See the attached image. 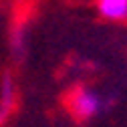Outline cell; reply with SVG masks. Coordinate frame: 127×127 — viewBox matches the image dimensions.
I'll return each mask as SVG.
<instances>
[{
  "mask_svg": "<svg viewBox=\"0 0 127 127\" xmlns=\"http://www.w3.org/2000/svg\"><path fill=\"white\" fill-rule=\"evenodd\" d=\"M115 103L117 99L113 95H105L93 87H77L69 97L71 113L81 121H89V119H95L107 113V111L113 109Z\"/></svg>",
  "mask_w": 127,
  "mask_h": 127,
  "instance_id": "1",
  "label": "cell"
},
{
  "mask_svg": "<svg viewBox=\"0 0 127 127\" xmlns=\"http://www.w3.org/2000/svg\"><path fill=\"white\" fill-rule=\"evenodd\" d=\"M16 107V83L10 75H4L0 81V125H2Z\"/></svg>",
  "mask_w": 127,
  "mask_h": 127,
  "instance_id": "2",
  "label": "cell"
},
{
  "mask_svg": "<svg viewBox=\"0 0 127 127\" xmlns=\"http://www.w3.org/2000/svg\"><path fill=\"white\" fill-rule=\"evenodd\" d=\"M95 10L107 22H127V0H99Z\"/></svg>",
  "mask_w": 127,
  "mask_h": 127,
  "instance_id": "3",
  "label": "cell"
},
{
  "mask_svg": "<svg viewBox=\"0 0 127 127\" xmlns=\"http://www.w3.org/2000/svg\"><path fill=\"white\" fill-rule=\"evenodd\" d=\"M28 49V34L24 26H14L10 32V51L16 59H22Z\"/></svg>",
  "mask_w": 127,
  "mask_h": 127,
  "instance_id": "4",
  "label": "cell"
}]
</instances>
